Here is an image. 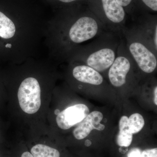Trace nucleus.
Masks as SVG:
<instances>
[{
    "mask_svg": "<svg viewBox=\"0 0 157 157\" xmlns=\"http://www.w3.org/2000/svg\"><path fill=\"white\" fill-rule=\"evenodd\" d=\"M132 0H116L117 2L123 7L128 6L132 2Z\"/></svg>",
    "mask_w": 157,
    "mask_h": 157,
    "instance_id": "dca6fc26",
    "label": "nucleus"
},
{
    "mask_svg": "<svg viewBox=\"0 0 157 157\" xmlns=\"http://www.w3.org/2000/svg\"><path fill=\"white\" fill-rule=\"evenodd\" d=\"M11 46H12V45H11V44L8 43V44H6V48H11Z\"/></svg>",
    "mask_w": 157,
    "mask_h": 157,
    "instance_id": "4be33fe9",
    "label": "nucleus"
},
{
    "mask_svg": "<svg viewBox=\"0 0 157 157\" xmlns=\"http://www.w3.org/2000/svg\"><path fill=\"white\" fill-rule=\"evenodd\" d=\"M73 75L78 81L90 85L100 86L104 82L101 73L85 65L75 67L73 70Z\"/></svg>",
    "mask_w": 157,
    "mask_h": 157,
    "instance_id": "0eeeda50",
    "label": "nucleus"
},
{
    "mask_svg": "<svg viewBox=\"0 0 157 157\" xmlns=\"http://www.w3.org/2000/svg\"><path fill=\"white\" fill-rule=\"evenodd\" d=\"M21 108L28 114H34L41 106V89L38 80L33 77L26 78L21 82L17 93Z\"/></svg>",
    "mask_w": 157,
    "mask_h": 157,
    "instance_id": "7ed1b4c3",
    "label": "nucleus"
},
{
    "mask_svg": "<svg viewBox=\"0 0 157 157\" xmlns=\"http://www.w3.org/2000/svg\"><path fill=\"white\" fill-rule=\"evenodd\" d=\"M21 157H34L33 156V155L31 154L29 152L26 151L25 152L21 155Z\"/></svg>",
    "mask_w": 157,
    "mask_h": 157,
    "instance_id": "f3484780",
    "label": "nucleus"
},
{
    "mask_svg": "<svg viewBox=\"0 0 157 157\" xmlns=\"http://www.w3.org/2000/svg\"><path fill=\"white\" fill-rule=\"evenodd\" d=\"M103 119L102 113L98 111H93L78 124L73 130V135L76 139L82 140L89 135L93 130L103 131L105 128V126L101 124Z\"/></svg>",
    "mask_w": 157,
    "mask_h": 157,
    "instance_id": "423d86ee",
    "label": "nucleus"
},
{
    "mask_svg": "<svg viewBox=\"0 0 157 157\" xmlns=\"http://www.w3.org/2000/svg\"><path fill=\"white\" fill-rule=\"evenodd\" d=\"M92 143L91 141L89 140H86L85 142V145H86V146H90L91 145Z\"/></svg>",
    "mask_w": 157,
    "mask_h": 157,
    "instance_id": "6ab92c4d",
    "label": "nucleus"
},
{
    "mask_svg": "<svg viewBox=\"0 0 157 157\" xmlns=\"http://www.w3.org/2000/svg\"><path fill=\"white\" fill-rule=\"evenodd\" d=\"M15 27L14 23L0 11V37L10 39L14 36Z\"/></svg>",
    "mask_w": 157,
    "mask_h": 157,
    "instance_id": "9d476101",
    "label": "nucleus"
},
{
    "mask_svg": "<svg viewBox=\"0 0 157 157\" xmlns=\"http://www.w3.org/2000/svg\"><path fill=\"white\" fill-rule=\"evenodd\" d=\"M154 101L155 104L156 105H157V87L156 86L155 87V91H154Z\"/></svg>",
    "mask_w": 157,
    "mask_h": 157,
    "instance_id": "a211bd4d",
    "label": "nucleus"
},
{
    "mask_svg": "<svg viewBox=\"0 0 157 157\" xmlns=\"http://www.w3.org/2000/svg\"><path fill=\"white\" fill-rule=\"evenodd\" d=\"M144 4L152 11H157V0H141Z\"/></svg>",
    "mask_w": 157,
    "mask_h": 157,
    "instance_id": "ddd939ff",
    "label": "nucleus"
},
{
    "mask_svg": "<svg viewBox=\"0 0 157 157\" xmlns=\"http://www.w3.org/2000/svg\"><path fill=\"white\" fill-rule=\"evenodd\" d=\"M59 1H60L62 2L70 3L74 2V1H76V0H59Z\"/></svg>",
    "mask_w": 157,
    "mask_h": 157,
    "instance_id": "aec40b11",
    "label": "nucleus"
},
{
    "mask_svg": "<svg viewBox=\"0 0 157 157\" xmlns=\"http://www.w3.org/2000/svg\"><path fill=\"white\" fill-rule=\"evenodd\" d=\"M125 35L126 46L134 63L144 73L154 72L157 67V53L135 29L126 31Z\"/></svg>",
    "mask_w": 157,
    "mask_h": 157,
    "instance_id": "f03ea898",
    "label": "nucleus"
},
{
    "mask_svg": "<svg viewBox=\"0 0 157 157\" xmlns=\"http://www.w3.org/2000/svg\"><path fill=\"white\" fill-rule=\"evenodd\" d=\"M31 152L34 157H60L57 150L44 144H38L33 147Z\"/></svg>",
    "mask_w": 157,
    "mask_h": 157,
    "instance_id": "9b49d317",
    "label": "nucleus"
},
{
    "mask_svg": "<svg viewBox=\"0 0 157 157\" xmlns=\"http://www.w3.org/2000/svg\"><path fill=\"white\" fill-rule=\"evenodd\" d=\"M111 35L105 34L90 43L84 52L85 65L100 73L109 69L117 55L121 42Z\"/></svg>",
    "mask_w": 157,
    "mask_h": 157,
    "instance_id": "f257e3e1",
    "label": "nucleus"
},
{
    "mask_svg": "<svg viewBox=\"0 0 157 157\" xmlns=\"http://www.w3.org/2000/svg\"><path fill=\"white\" fill-rule=\"evenodd\" d=\"M157 53V23H140L134 28Z\"/></svg>",
    "mask_w": 157,
    "mask_h": 157,
    "instance_id": "6e6552de",
    "label": "nucleus"
},
{
    "mask_svg": "<svg viewBox=\"0 0 157 157\" xmlns=\"http://www.w3.org/2000/svg\"><path fill=\"white\" fill-rule=\"evenodd\" d=\"M128 118L126 116L122 117L119 121V132L117 138L118 145L128 147L131 145L133 139V134L128 127Z\"/></svg>",
    "mask_w": 157,
    "mask_h": 157,
    "instance_id": "1a4fd4ad",
    "label": "nucleus"
},
{
    "mask_svg": "<svg viewBox=\"0 0 157 157\" xmlns=\"http://www.w3.org/2000/svg\"><path fill=\"white\" fill-rule=\"evenodd\" d=\"M60 113V110L58 109H56L55 111V114L56 115H58Z\"/></svg>",
    "mask_w": 157,
    "mask_h": 157,
    "instance_id": "412c9836",
    "label": "nucleus"
},
{
    "mask_svg": "<svg viewBox=\"0 0 157 157\" xmlns=\"http://www.w3.org/2000/svg\"><path fill=\"white\" fill-rule=\"evenodd\" d=\"M128 157H141V151L139 149L135 148L131 150L128 154Z\"/></svg>",
    "mask_w": 157,
    "mask_h": 157,
    "instance_id": "2eb2a0df",
    "label": "nucleus"
},
{
    "mask_svg": "<svg viewBox=\"0 0 157 157\" xmlns=\"http://www.w3.org/2000/svg\"><path fill=\"white\" fill-rule=\"evenodd\" d=\"M141 157H157V148L145 150L141 153Z\"/></svg>",
    "mask_w": 157,
    "mask_h": 157,
    "instance_id": "4468645a",
    "label": "nucleus"
},
{
    "mask_svg": "<svg viewBox=\"0 0 157 157\" xmlns=\"http://www.w3.org/2000/svg\"><path fill=\"white\" fill-rule=\"evenodd\" d=\"M88 107L83 104H78L68 107L57 116L58 126L67 130L81 122L89 114Z\"/></svg>",
    "mask_w": 157,
    "mask_h": 157,
    "instance_id": "39448f33",
    "label": "nucleus"
},
{
    "mask_svg": "<svg viewBox=\"0 0 157 157\" xmlns=\"http://www.w3.org/2000/svg\"><path fill=\"white\" fill-rule=\"evenodd\" d=\"M128 124L132 134H136L140 132L144 126V119L139 113H134L128 118Z\"/></svg>",
    "mask_w": 157,
    "mask_h": 157,
    "instance_id": "f8f14e48",
    "label": "nucleus"
},
{
    "mask_svg": "<svg viewBox=\"0 0 157 157\" xmlns=\"http://www.w3.org/2000/svg\"><path fill=\"white\" fill-rule=\"evenodd\" d=\"M106 21L105 28L113 33L121 32L124 28L125 12L116 0H101Z\"/></svg>",
    "mask_w": 157,
    "mask_h": 157,
    "instance_id": "20e7f679",
    "label": "nucleus"
}]
</instances>
